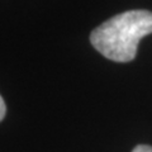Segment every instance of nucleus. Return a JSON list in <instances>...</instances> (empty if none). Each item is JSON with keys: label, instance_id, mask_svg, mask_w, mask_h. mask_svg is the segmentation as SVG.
<instances>
[{"label": "nucleus", "instance_id": "obj_1", "mask_svg": "<svg viewBox=\"0 0 152 152\" xmlns=\"http://www.w3.org/2000/svg\"><path fill=\"white\" fill-rule=\"evenodd\" d=\"M151 33L152 13L136 9L117 14L96 27L90 43L108 60L129 62L136 57L140 41Z\"/></svg>", "mask_w": 152, "mask_h": 152}, {"label": "nucleus", "instance_id": "obj_2", "mask_svg": "<svg viewBox=\"0 0 152 152\" xmlns=\"http://www.w3.org/2000/svg\"><path fill=\"white\" fill-rule=\"evenodd\" d=\"M5 114H7V105H5V102H4V99L1 98V95H0V122L4 119Z\"/></svg>", "mask_w": 152, "mask_h": 152}, {"label": "nucleus", "instance_id": "obj_3", "mask_svg": "<svg viewBox=\"0 0 152 152\" xmlns=\"http://www.w3.org/2000/svg\"><path fill=\"white\" fill-rule=\"evenodd\" d=\"M132 152H152V147L147 145H140L133 148Z\"/></svg>", "mask_w": 152, "mask_h": 152}]
</instances>
